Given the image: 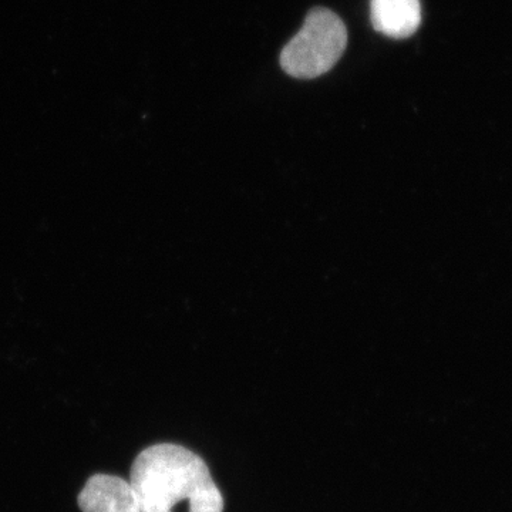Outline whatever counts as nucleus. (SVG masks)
<instances>
[{
	"mask_svg": "<svg viewBox=\"0 0 512 512\" xmlns=\"http://www.w3.org/2000/svg\"><path fill=\"white\" fill-rule=\"evenodd\" d=\"M370 19L377 32L393 39L412 36L421 23L420 0H372Z\"/></svg>",
	"mask_w": 512,
	"mask_h": 512,
	"instance_id": "20e7f679",
	"label": "nucleus"
},
{
	"mask_svg": "<svg viewBox=\"0 0 512 512\" xmlns=\"http://www.w3.org/2000/svg\"><path fill=\"white\" fill-rule=\"evenodd\" d=\"M83 512H141L130 481L117 476L90 477L79 495Z\"/></svg>",
	"mask_w": 512,
	"mask_h": 512,
	"instance_id": "7ed1b4c3",
	"label": "nucleus"
},
{
	"mask_svg": "<svg viewBox=\"0 0 512 512\" xmlns=\"http://www.w3.org/2000/svg\"><path fill=\"white\" fill-rule=\"evenodd\" d=\"M130 484L141 512H174L188 501L190 512H222L224 498L201 457L175 444H156L138 454Z\"/></svg>",
	"mask_w": 512,
	"mask_h": 512,
	"instance_id": "f257e3e1",
	"label": "nucleus"
},
{
	"mask_svg": "<svg viewBox=\"0 0 512 512\" xmlns=\"http://www.w3.org/2000/svg\"><path fill=\"white\" fill-rule=\"evenodd\" d=\"M348 45V30L336 13L313 9L298 35L284 47L281 66L296 79H315L339 62Z\"/></svg>",
	"mask_w": 512,
	"mask_h": 512,
	"instance_id": "f03ea898",
	"label": "nucleus"
}]
</instances>
